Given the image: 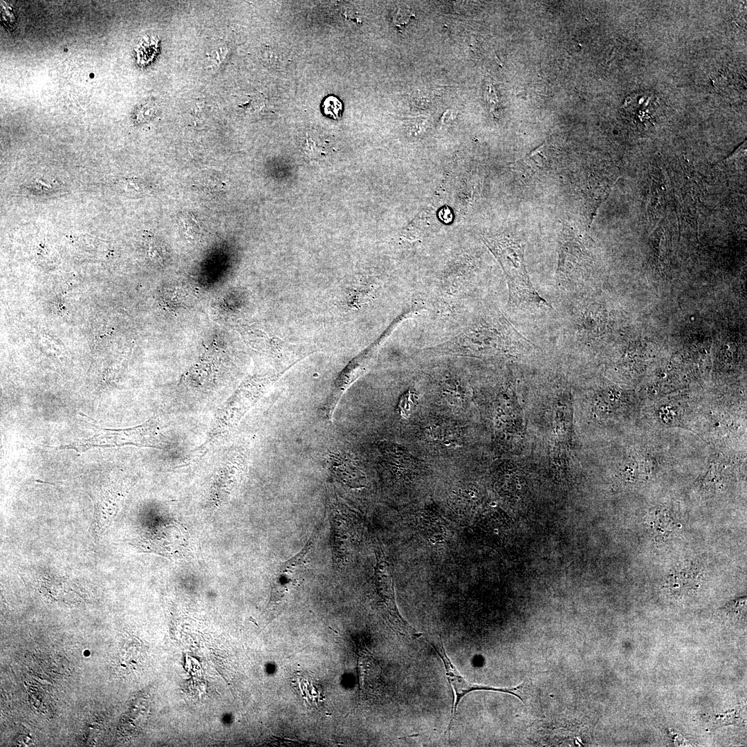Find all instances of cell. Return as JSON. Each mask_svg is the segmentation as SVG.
Segmentation results:
<instances>
[{"mask_svg": "<svg viewBox=\"0 0 747 747\" xmlns=\"http://www.w3.org/2000/svg\"><path fill=\"white\" fill-rule=\"evenodd\" d=\"M488 242L506 275L509 303L515 306L533 305L553 308L531 282L526 268L522 245L506 238L492 239Z\"/></svg>", "mask_w": 747, "mask_h": 747, "instance_id": "obj_1", "label": "cell"}, {"mask_svg": "<svg viewBox=\"0 0 747 747\" xmlns=\"http://www.w3.org/2000/svg\"><path fill=\"white\" fill-rule=\"evenodd\" d=\"M94 435L84 440L62 445L59 449L74 450L81 453L94 448H113L124 445L160 448L156 437V425L149 420L142 425L127 429H108L95 425Z\"/></svg>", "mask_w": 747, "mask_h": 747, "instance_id": "obj_2", "label": "cell"}, {"mask_svg": "<svg viewBox=\"0 0 747 747\" xmlns=\"http://www.w3.org/2000/svg\"><path fill=\"white\" fill-rule=\"evenodd\" d=\"M322 523L317 527L304 548L295 555L282 563L273 577L271 601L282 602L288 594L297 589L303 582L307 571L309 557L317 539Z\"/></svg>", "mask_w": 747, "mask_h": 747, "instance_id": "obj_3", "label": "cell"}, {"mask_svg": "<svg viewBox=\"0 0 747 747\" xmlns=\"http://www.w3.org/2000/svg\"><path fill=\"white\" fill-rule=\"evenodd\" d=\"M124 492L116 484L103 488L95 508V533L101 535L109 527L119 510Z\"/></svg>", "mask_w": 747, "mask_h": 747, "instance_id": "obj_4", "label": "cell"}, {"mask_svg": "<svg viewBox=\"0 0 747 747\" xmlns=\"http://www.w3.org/2000/svg\"><path fill=\"white\" fill-rule=\"evenodd\" d=\"M322 107L325 114L330 118L337 119L341 116L342 111V102L334 96L326 98L323 102Z\"/></svg>", "mask_w": 747, "mask_h": 747, "instance_id": "obj_5", "label": "cell"}, {"mask_svg": "<svg viewBox=\"0 0 747 747\" xmlns=\"http://www.w3.org/2000/svg\"><path fill=\"white\" fill-rule=\"evenodd\" d=\"M93 74H90V77H93Z\"/></svg>", "mask_w": 747, "mask_h": 747, "instance_id": "obj_6", "label": "cell"}]
</instances>
